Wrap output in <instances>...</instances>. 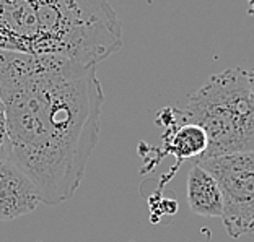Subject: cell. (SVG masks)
I'll return each instance as SVG.
<instances>
[{"mask_svg":"<svg viewBox=\"0 0 254 242\" xmlns=\"http://www.w3.org/2000/svg\"><path fill=\"white\" fill-rule=\"evenodd\" d=\"M0 101L10 161L36 186L41 203L72 198L100 140L105 93L96 65L0 50Z\"/></svg>","mask_w":254,"mask_h":242,"instance_id":"6da1fadb","label":"cell"},{"mask_svg":"<svg viewBox=\"0 0 254 242\" xmlns=\"http://www.w3.org/2000/svg\"><path fill=\"white\" fill-rule=\"evenodd\" d=\"M123 48L109 0H0V50L98 65Z\"/></svg>","mask_w":254,"mask_h":242,"instance_id":"7a4b0ae2","label":"cell"},{"mask_svg":"<svg viewBox=\"0 0 254 242\" xmlns=\"http://www.w3.org/2000/svg\"><path fill=\"white\" fill-rule=\"evenodd\" d=\"M168 112L170 124H194L205 132L209 146L200 158L254 151V101L243 68L210 75Z\"/></svg>","mask_w":254,"mask_h":242,"instance_id":"3957f363","label":"cell"},{"mask_svg":"<svg viewBox=\"0 0 254 242\" xmlns=\"http://www.w3.org/2000/svg\"><path fill=\"white\" fill-rule=\"evenodd\" d=\"M222 192V223L230 238L254 234V151L200 158Z\"/></svg>","mask_w":254,"mask_h":242,"instance_id":"277c9868","label":"cell"},{"mask_svg":"<svg viewBox=\"0 0 254 242\" xmlns=\"http://www.w3.org/2000/svg\"><path fill=\"white\" fill-rule=\"evenodd\" d=\"M36 186L11 161L0 163V221H11L38 208Z\"/></svg>","mask_w":254,"mask_h":242,"instance_id":"5b68a950","label":"cell"},{"mask_svg":"<svg viewBox=\"0 0 254 242\" xmlns=\"http://www.w3.org/2000/svg\"><path fill=\"white\" fill-rule=\"evenodd\" d=\"M188 203L192 213L207 218H220L223 210L222 192L209 171L194 163L188 176Z\"/></svg>","mask_w":254,"mask_h":242,"instance_id":"8992f818","label":"cell"},{"mask_svg":"<svg viewBox=\"0 0 254 242\" xmlns=\"http://www.w3.org/2000/svg\"><path fill=\"white\" fill-rule=\"evenodd\" d=\"M163 138H165L163 156L176 158V166L173 174L180 168L184 159H190V158L199 159L207 151V146H209V140H207L205 132L194 124L173 125V129L168 130V134Z\"/></svg>","mask_w":254,"mask_h":242,"instance_id":"52a82bcc","label":"cell"},{"mask_svg":"<svg viewBox=\"0 0 254 242\" xmlns=\"http://www.w3.org/2000/svg\"><path fill=\"white\" fill-rule=\"evenodd\" d=\"M10 158H11V143L8 135L7 114H5L3 102L0 101V163L10 161Z\"/></svg>","mask_w":254,"mask_h":242,"instance_id":"ba28073f","label":"cell"},{"mask_svg":"<svg viewBox=\"0 0 254 242\" xmlns=\"http://www.w3.org/2000/svg\"><path fill=\"white\" fill-rule=\"evenodd\" d=\"M248 85H250V93H251V97L254 101V70L248 72Z\"/></svg>","mask_w":254,"mask_h":242,"instance_id":"9c48e42d","label":"cell"},{"mask_svg":"<svg viewBox=\"0 0 254 242\" xmlns=\"http://www.w3.org/2000/svg\"><path fill=\"white\" fill-rule=\"evenodd\" d=\"M248 3H250V13L254 15V0H248Z\"/></svg>","mask_w":254,"mask_h":242,"instance_id":"30bf717a","label":"cell"}]
</instances>
